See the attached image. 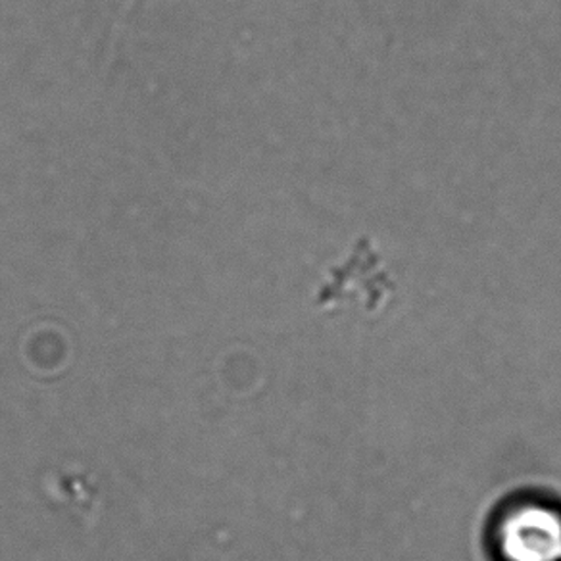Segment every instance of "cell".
Listing matches in <instances>:
<instances>
[{"label": "cell", "mask_w": 561, "mask_h": 561, "mask_svg": "<svg viewBox=\"0 0 561 561\" xmlns=\"http://www.w3.org/2000/svg\"><path fill=\"white\" fill-rule=\"evenodd\" d=\"M489 561H561V496L517 489L491 507L481 533Z\"/></svg>", "instance_id": "1"}]
</instances>
